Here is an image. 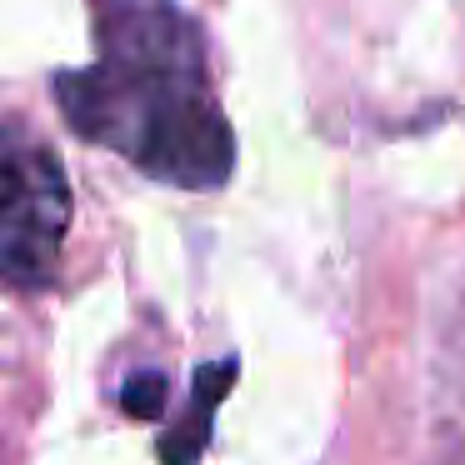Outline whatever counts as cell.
I'll list each match as a JSON object with an SVG mask.
<instances>
[{"instance_id": "obj_4", "label": "cell", "mask_w": 465, "mask_h": 465, "mask_svg": "<svg viewBox=\"0 0 465 465\" xmlns=\"http://www.w3.org/2000/svg\"><path fill=\"white\" fill-rule=\"evenodd\" d=\"M161 401H165L161 375H135V381L125 385V411L131 415H161Z\"/></svg>"}, {"instance_id": "obj_2", "label": "cell", "mask_w": 465, "mask_h": 465, "mask_svg": "<svg viewBox=\"0 0 465 465\" xmlns=\"http://www.w3.org/2000/svg\"><path fill=\"white\" fill-rule=\"evenodd\" d=\"M65 225L71 185L55 151L25 125L0 121V281H45L61 261Z\"/></svg>"}, {"instance_id": "obj_1", "label": "cell", "mask_w": 465, "mask_h": 465, "mask_svg": "<svg viewBox=\"0 0 465 465\" xmlns=\"http://www.w3.org/2000/svg\"><path fill=\"white\" fill-rule=\"evenodd\" d=\"M91 21L95 65L55 81L71 125L155 181L225 185L235 135L211 95L201 35L175 0H91Z\"/></svg>"}, {"instance_id": "obj_3", "label": "cell", "mask_w": 465, "mask_h": 465, "mask_svg": "<svg viewBox=\"0 0 465 465\" xmlns=\"http://www.w3.org/2000/svg\"><path fill=\"white\" fill-rule=\"evenodd\" d=\"M231 381H235V361L205 365V371L195 375V411L181 430L165 435V465H195L201 460L205 440H211V415H215V405H221V395L231 391Z\"/></svg>"}]
</instances>
